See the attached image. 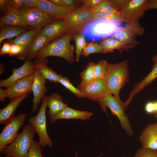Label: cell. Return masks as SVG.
I'll list each match as a JSON object with an SVG mask.
<instances>
[{
	"label": "cell",
	"instance_id": "6da1fadb",
	"mask_svg": "<svg viewBox=\"0 0 157 157\" xmlns=\"http://www.w3.org/2000/svg\"><path fill=\"white\" fill-rule=\"evenodd\" d=\"M73 34L68 32L60 38L50 42L36 54V59H42L49 56L62 58L70 63L75 62L74 47L70 44Z\"/></svg>",
	"mask_w": 157,
	"mask_h": 157
},
{
	"label": "cell",
	"instance_id": "7a4b0ae2",
	"mask_svg": "<svg viewBox=\"0 0 157 157\" xmlns=\"http://www.w3.org/2000/svg\"><path fill=\"white\" fill-rule=\"evenodd\" d=\"M123 26L115 21L93 19L83 28L82 33L92 41H97L110 37Z\"/></svg>",
	"mask_w": 157,
	"mask_h": 157
},
{
	"label": "cell",
	"instance_id": "3957f363",
	"mask_svg": "<svg viewBox=\"0 0 157 157\" xmlns=\"http://www.w3.org/2000/svg\"><path fill=\"white\" fill-rule=\"evenodd\" d=\"M128 61L126 60L117 64L108 63L105 79L111 94L119 97L120 90L129 81Z\"/></svg>",
	"mask_w": 157,
	"mask_h": 157
},
{
	"label": "cell",
	"instance_id": "277c9868",
	"mask_svg": "<svg viewBox=\"0 0 157 157\" xmlns=\"http://www.w3.org/2000/svg\"><path fill=\"white\" fill-rule=\"evenodd\" d=\"M35 133L28 122L15 140L0 151L1 153L12 157H25Z\"/></svg>",
	"mask_w": 157,
	"mask_h": 157
},
{
	"label": "cell",
	"instance_id": "5b68a950",
	"mask_svg": "<svg viewBox=\"0 0 157 157\" xmlns=\"http://www.w3.org/2000/svg\"><path fill=\"white\" fill-rule=\"evenodd\" d=\"M98 102L101 110L107 113L106 108H108L111 113L118 119L122 129L126 131L128 135L131 136L133 131L127 116L125 112L127 107L119 97L109 94L100 99Z\"/></svg>",
	"mask_w": 157,
	"mask_h": 157
},
{
	"label": "cell",
	"instance_id": "8992f818",
	"mask_svg": "<svg viewBox=\"0 0 157 157\" xmlns=\"http://www.w3.org/2000/svg\"><path fill=\"white\" fill-rule=\"evenodd\" d=\"M48 96H45L42 99L41 106L37 114L28 119V122L37 133L39 142L42 147H52L53 142L48 134L47 129L46 111L47 107Z\"/></svg>",
	"mask_w": 157,
	"mask_h": 157
},
{
	"label": "cell",
	"instance_id": "52a82bcc",
	"mask_svg": "<svg viewBox=\"0 0 157 157\" xmlns=\"http://www.w3.org/2000/svg\"><path fill=\"white\" fill-rule=\"evenodd\" d=\"M19 13L25 22L37 33L51 22L56 20L38 8L22 6Z\"/></svg>",
	"mask_w": 157,
	"mask_h": 157
},
{
	"label": "cell",
	"instance_id": "ba28073f",
	"mask_svg": "<svg viewBox=\"0 0 157 157\" xmlns=\"http://www.w3.org/2000/svg\"><path fill=\"white\" fill-rule=\"evenodd\" d=\"M93 19L90 9L83 6L72 10L65 20L68 25V32L74 35L81 33L84 26Z\"/></svg>",
	"mask_w": 157,
	"mask_h": 157
},
{
	"label": "cell",
	"instance_id": "9c48e42d",
	"mask_svg": "<svg viewBox=\"0 0 157 157\" xmlns=\"http://www.w3.org/2000/svg\"><path fill=\"white\" fill-rule=\"evenodd\" d=\"M77 88L81 93L83 98L93 101H98L111 94L105 78L96 79L87 84L80 83Z\"/></svg>",
	"mask_w": 157,
	"mask_h": 157
},
{
	"label": "cell",
	"instance_id": "30bf717a",
	"mask_svg": "<svg viewBox=\"0 0 157 157\" xmlns=\"http://www.w3.org/2000/svg\"><path fill=\"white\" fill-rule=\"evenodd\" d=\"M28 114L21 113L6 125L0 134V151L16 138L19 129L25 124Z\"/></svg>",
	"mask_w": 157,
	"mask_h": 157
},
{
	"label": "cell",
	"instance_id": "8fae6325",
	"mask_svg": "<svg viewBox=\"0 0 157 157\" xmlns=\"http://www.w3.org/2000/svg\"><path fill=\"white\" fill-rule=\"evenodd\" d=\"M148 0H127L120 14L122 22L126 23L138 21L144 15Z\"/></svg>",
	"mask_w": 157,
	"mask_h": 157
},
{
	"label": "cell",
	"instance_id": "7c38bea8",
	"mask_svg": "<svg viewBox=\"0 0 157 157\" xmlns=\"http://www.w3.org/2000/svg\"><path fill=\"white\" fill-rule=\"evenodd\" d=\"M36 68L35 61L26 59L20 67L13 69L12 74L8 78L0 81V88L4 87L6 89L16 81L33 74Z\"/></svg>",
	"mask_w": 157,
	"mask_h": 157
},
{
	"label": "cell",
	"instance_id": "4fadbf2b",
	"mask_svg": "<svg viewBox=\"0 0 157 157\" xmlns=\"http://www.w3.org/2000/svg\"><path fill=\"white\" fill-rule=\"evenodd\" d=\"M33 78L31 90L33 94V106L32 112L36 111L39 104L45 96L47 91L45 86L46 80L42 76L39 70L36 67L33 74Z\"/></svg>",
	"mask_w": 157,
	"mask_h": 157
},
{
	"label": "cell",
	"instance_id": "5bb4252c",
	"mask_svg": "<svg viewBox=\"0 0 157 157\" xmlns=\"http://www.w3.org/2000/svg\"><path fill=\"white\" fill-rule=\"evenodd\" d=\"M33 74L19 80L6 89L7 97L12 99L32 91Z\"/></svg>",
	"mask_w": 157,
	"mask_h": 157
},
{
	"label": "cell",
	"instance_id": "9a60e30c",
	"mask_svg": "<svg viewBox=\"0 0 157 157\" xmlns=\"http://www.w3.org/2000/svg\"><path fill=\"white\" fill-rule=\"evenodd\" d=\"M38 8L56 20H65L74 10L56 6L46 0H38Z\"/></svg>",
	"mask_w": 157,
	"mask_h": 157
},
{
	"label": "cell",
	"instance_id": "2e32d148",
	"mask_svg": "<svg viewBox=\"0 0 157 157\" xmlns=\"http://www.w3.org/2000/svg\"><path fill=\"white\" fill-rule=\"evenodd\" d=\"M41 32L47 37L50 42L68 33V26L65 20H56L46 26Z\"/></svg>",
	"mask_w": 157,
	"mask_h": 157
},
{
	"label": "cell",
	"instance_id": "e0dca14e",
	"mask_svg": "<svg viewBox=\"0 0 157 157\" xmlns=\"http://www.w3.org/2000/svg\"><path fill=\"white\" fill-rule=\"evenodd\" d=\"M139 140L142 148L157 151V124L147 125L142 131Z\"/></svg>",
	"mask_w": 157,
	"mask_h": 157
},
{
	"label": "cell",
	"instance_id": "ac0fdd59",
	"mask_svg": "<svg viewBox=\"0 0 157 157\" xmlns=\"http://www.w3.org/2000/svg\"><path fill=\"white\" fill-rule=\"evenodd\" d=\"M93 113L87 111H80L68 106L58 114L50 118L52 123L61 119H76L86 120L90 119L93 116Z\"/></svg>",
	"mask_w": 157,
	"mask_h": 157
},
{
	"label": "cell",
	"instance_id": "d6986e66",
	"mask_svg": "<svg viewBox=\"0 0 157 157\" xmlns=\"http://www.w3.org/2000/svg\"><path fill=\"white\" fill-rule=\"evenodd\" d=\"M28 94L10 100V102L0 110V124L6 125L15 116L16 110L21 102L28 96Z\"/></svg>",
	"mask_w": 157,
	"mask_h": 157
},
{
	"label": "cell",
	"instance_id": "ffe728a7",
	"mask_svg": "<svg viewBox=\"0 0 157 157\" xmlns=\"http://www.w3.org/2000/svg\"><path fill=\"white\" fill-rule=\"evenodd\" d=\"M151 71L142 81L136 83L124 103L126 107L131 103L135 95L139 93L146 86L151 84L157 78V61L154 62Z\"/></svg>",
	"mask_w": 157,
	"mask_h": 157
},
{
	"label": "cell",
	"instance_id": "44dd1931",
	"mask_svg": "<svg viewBox=\"0 0 157 157\" xmlns=\"http://www.w3.org/2000/svg\"><path fill=\"white\" fill-rule=\"evenodd\" d=\"M37 33L32 29H30L21 34L15 38L10 40L7 42L11 44H16L22 46L24 49L23 60L27 59L28 51Z\"/></svg>",
	"mask_w": 157,
	"mask_h": 157
},
{
	"label": "cell",
	"instance_id": "7402d4cb",
	"mask_svg": "<svg viewBox=\"0 0 157 157\" xmlns=\"http://www.w3.org/2000/svg\"><path fill=\"white\" fill-rule=\"evenodd\" d=\"M99 44L103 49V53L112 52L115 50L121 52L123 50L127 51L136 46L130 45L115 39L108 38L100 42Z\"/></svg>",
	"mask_w": 157,
	"mask_h": 157
},
{
	"label": "cell",
	"instance_id": "603a6c76",
	"mask_svg": "<svg viewBox=\"0 0 157 157\" xmlns=\"http://www.w3.org/2000/svg\"><path fill=\"white\" fill-rule=\"evenodd\" d=\"M49 43L48 38L42 32L37 33L34 37L29 47L27 59L31 60L35 58L37 53Z\"/></svg>",
	"mask_w": 157,
	"mask_h": 157
},
{
	"label": "cell",
	"instance_id": "cb8c5ba5",
	"mask_svg": "<svg viewBox=\"0 0 157 157\" xmlns=\"http://www.w3.org/2000/svg\"><path fill=\"white\" fill-rule=\"evenodd\" d=\"M47 107L49 108L48 113L50 118L59 113L68 105L64 102L61 95L54 93L48 96Z\"/></svg>",
	"mask_w": 157,
	"mask_h": 157
},
{
	"label": "cell",
	"instance_id": "d4e9b609",
	"mask_svg": "<svg viewBox=\"0 0 157 157\" xmlns=\"http://www.w3.org/2000/svg\"><path fill=\"white\" fill-rule=\"evenodd\" d=\"M37 67L40 71L42 77L45 79L54 83H59L62 76L58 74L47 67V60L46 58L42 59H36L35 61Z\"/></svg>",
	"mask_w": 157,
	"mask_h": 157
},
{
	"label": "cell",
	"instance_id": "484cf974",
	"mask_svg": "<svg viewBox=\"0 0 157 157\" xmlns=\"http://www.w3.org/2000/svg\"><path fill=\"white\" fill-rule=\"evenodd\" d=\"M5 25L20 26L29 30L31 29L25 23L19 15V12L10 10H9L5 15L3 16L0 19V27Z\"/></svg>",
	"mask_w": 157,
	"mask_h": 157
},
{
	"label": "cell",
	"instance_id": "4316f807",
	"mask_svg": "<svg viewBox=\"0 0 157 157\" xmlns=\"http://www.w3.org/2000/svg\"><path fill=\"white\" fill-rule=\"evenodd\" d=\"M1 27L0 46L1 43L4 40L16 38L29 30L24 27L15 26L5 25Z\"/></svg>",
	"mask_w": 157,
	"mask_h": 157
},
{
	"label": "cell",
	"instance_id": "83f0119b",
	"mask_svg": "<svg viewBox=\"0 0 157 157\" xmlns=\"http://www.w3.org/2000/svg\"><path fill=\"white\" fill-rule=\"evenodd\" d=\"M90 9L93 13L99 12L120 13L114 6L112 0H102L99 3Z\"/></svg>",
	"mask_w": 157,
	"mask_h": 157
},
{
	"label": "cell",
	"instance_id": "f1b7e54d",
	"mask_svg": "<svg viewBox=\"0 0 157 157\" xmlns=\"http://www.w3.org/2000/svg\"><path fill=\"white\" fill-rule=\"evenodd\" d=\"M123 26L110 38L130 45L136 46L139 44L140 43L136 40L135 38L129 35L124 29Z\"/></svg>",
	"mask_w": 157,
	"mask_h": 157
},
{
	"label": "cell",
	"instance_id": "f546056e",
	"mask_svg": "<svg viewBox=\"0 0 157 157\" xmlns=\"http://www.w3.org/2000/svg\"><path fill=\"white\" fill-rule=\"evenodd\" d=\"M95 63L89 62L80 74L81 81L80 83L85 84L90 83L96 79L94 72Z\"/></svg>",
	"mask_w": 157,
	"mask_h": 157
},
{
	"label": "cell",
	"instance_id": "4dcf8cb0",
	"mask_svg": "<svg viewBox=\"0 0 157 157\" xmlns=\"http://www.w3.org/2000/svg\"><path fill=\"white\" fill-rule=\"evenodd\" d=\"M123 28L129 35L135 38L137 36L142 35L145 30L138 21L126 23L123 26Z\"/></svg>",
	"mask_w": 157,
	"mask_h": 157
},
{
	"label": "cell",
	"instance_id": "1f68e13d",
	"mask_svg": "<svg viewBox=\"0 0 157 157\" xmlns=\"http://www.w3.org/2000/svg\"><path fill=\"white\" fill-rule=\"evenodd\" d=\"M74 39L76 44V60L78 62L87 42L85 36L82 33L74 35Z\"/></svg>",
	"mask_w": 157,
	"mask_h": 157
},
{
	"label": "cell",
	"instance_id": "d6a6232c",
	"mask_svg": "<svg viewBox=\"0 0 157 157\" xmlns=\"http://www.w3.org/2000/svg\"><path fill=\"white\" fill-rule=\"evenodd\" d=\"M93 19L115 21L122 23L120 13L99 12L93 13Z\"/></svg>",
	"mask_w": 157,
	"mask_h": 157
},
{
	"label": "cell",
	"instance_id": "836d02e7",
	"mask_svg": "<svg viewBox=\"0 0 157 157\" xmlns=\"http://www.w3.org/2000/svg\"><path fill=\"white\" fill-rule=\"evenodd\" d=\"M95 53H103V49L99 44L91 42L87 43L81 55L84 57H88L90 54Z\"/></svg>",
	"mask_w": 157,
	"mask_h": 157
},
{
	"label": "cell",
	"instance_id": "e575fe53",
	"mask_svg": "<svg viewBox=\"0 0 157 157\" xmlns=\"http://www.w3.org/2000/svg\"><path fill=\"white\" fill-rule=\"evenodd\" d=\"M108 63L105 60H101L94 66V72L97 79L105 78Z\"/></svg>",
	"mask_w": 157,
	"mask_h": 157
},
{
	"label": "cell",
	"instance_id": "d590c367",
	"mask_svg": "<svg viewBox=\"0 0 157 157\" xmlns=\"http://www.w3.org/2000/svg\"><path fill=\"white\" fill-rule=\"evenodd\" d=\"M42 148L39 142L34 140L25 157H43Z\"/></svg>",
	"mask_w": 157,
	"mask_h": 157
},
{
	"label": "cell",
	"instance_id": "8d00e7d4",
	"mask_svg": "<svg viewBox=\"0 0 157 157\" xmlns=\"http://www.w3.org/2000/svg\"><path fill=\"white\" fill-rule=\"evenodd\" d=\"M59 83L61 84L77 97L83 98L82 93L80 91L72 84L67 77L62 76L59 81Z\"/></svg>",
	"mask_w": 157,
	"mask_h": 157
},
{
	"label": "cell",
	"instance_id": "74e56055",
	"mask_svg": "<svg viewBox=\"0 0 157 157\" xmlns=\"http://www.w3.org/2000/svg\"><path fill=\"white\" fill-rule=\"evenodd\" d=\"M132 157H157L156 151L142 148L139 149Z\"/></svg>",
	"mask_w": 157,
	"mask_h": 157
},
{
	"label": "cell",
	"instance_id": "f35d334b",
	"mask_svg": "<svg viewBox=\"0 0 157 157\" xmlns=\"http://www.w3.org/2000/svg\"><path fill=\"white\" fill-rule=\"evenodd\" d=\"M24 49L18 44H11L10 51L9 55L10 56H16L20 60H23Z\"/></svg>",
	"mask_w": 157,
	"mask_h": 157
},
{
	"label": "cell",
	"instance_id": "ab89813d",
	"mask_svg": "<svg viewBox=\"0 0 157 157\" xmlns=\"http://www.w3.org/2000/svg\"><path fill=\"white\" fill-rule=\"evenodd\" d=\"M144 109L146 113L149 114L157 113V100L147 102Z\"/></svg>",
	"mask_w": 157,
	"mask_h": 157
},
{
	"label": "cell",
	"instance_id": "60d3db41",
	"mask_svg": "<svg viewBox=\"0 0 157 157\" xmlns=\"http://www.w3.org/2000/svg\"><path fill=\"white\" fill-rule=\"evenodd\" d=\"M25 0H10L9 10L19 12L20 8L23 6Z\"/></svg>",
	"mask_w": 157,
	"mask_h": 157
},
{
	"label": "cell",
	"instance_id": "b9f144b4",
	"mask_svg": "<svg viewBox=\"0 0 157 157\" xmlns=\"http://www.w3.org/2000/svg\"><path fill=\"white\" fill-rule=\"evenodd\" d=\"M10 8V0H0V12L3 16L7 13Z\"/></svg>",
	"mask_w": 157,
	"mask_h": 157
},
{
	"label": "cell",
	"instance_id": "7bdbcfd3",
	"mask_svg": "<svg viewBox=\"0 0 157 157\" xmlns=\"http://www.w3.org/2000/svg\"><path fill=\"white\" fill-rule=\"evenodd\" d=\"M102 0H81V2L83 4V6L90 9L93 8L98 3Z\"/></svg>",
	"mask_w": 157,
	"mask_h": 157
},
{
	"label": "cell",
	"instance_id": "ee69618b",
	"mask_svg": "<svg viewBox=\"0 0 157 157\" xmlns=\"http://www.w3.org/2000/svg\"><path fill=\"white\" fill-rule=\"evenodd\" d=\"M11 44L8 42L4 43L0 50L1 56L9 54L11 49Z\"/></svg>",
	"mask_w": 157,
	"mask_h": 157
},
{
	"label": "cell",
	"instance_id": "f6af8a7d",
	"mask_svg": "<svg viewBox=\"0 0 157 157\" xmlns=\"http://www.w3.org/2000/svg\"><path fill=\"white\" fill-rule=\"evenodd\" d=\"M38 0H25L22 6L38 8Z\"/></svg>",
	"mask_w": 157,
	"mask_h": 157
},
{
	"label": "cell",
	"instance_id": "bcb514c9",
	"mask_svg": "<svg viewBox=\"0 0 157 157\" xmlns=\"http://www.w3.org/2000/svg\"><path fill=\"white\" fill-rule=\"evenodd\" d=\"M127 0H112L115 7L120 11L123 8Z\"/></svg>",
	"mask_w": 157,
	"mask_h": 157
},
{
	"label": "cell",
	"instance_id": "7dc6e473",
	"mask_svg": "<svg viewBox=\"0 0 157 157\" xmlns=\"http://www.w3.org/2000/svg\"><path fill=\"white\" fill-rule=\"evenodd\" d=\"M153 9H157V0H148L145 11Z\"/></svg>",
	"mask_w": 157,
	"mask_h": 157
},
{
	"label": "cell",
	"instance_id": "c3c4849f",
	"mask_svg": "<svg viewBox=\"0 0 157 157\" xmlns=\"http://www.w3.org/2000/svg\"><path fill=\"white\" fill-rule=\"evenodd\" d=\"M65 6L68 8L74 10L76 8L75 7L76 2L78 1L73 0H64Z\"/></svg>",
	"mask_w": 157,
	"mask_h": 157
},
{
	"label": "cell",
	"instance_id": "681fc988",
	"mask_svg": "<svg viewBox=\"0 0 157 157\" xmlns=\"http://www.w3.org/2000/svg\"><path fill=\"white\" fill-rule=\"evenodd\" d=\"M51 3L57 6L66 7L64 0H48Z\"/></svg>",
	"mask_w": 157,
	"mask_h": 157
},
{
	"label": "cell",
	"instance_id": "f907efd6",
	"mask_svg": "<svg viewBox=\"0 0 157 157\" xmlns=\"http://www.w3.org/2000/svg\"><path fill=\"white\" fill-rule=\"evenodd\" d=\"M7 97V95L5 90H3L1 88L0 89V101L1 102H3Z\"/></svg>",
	"mask_w": 157,
	"mask_h": 157
},
{
	"label": "cell",
	"instance_id": "816d5d0a",
	"mask_svg": "<svg viewBox=\"0 0 157 157\" xmlns=\"http://www.w3.org/2000/svg\"><path fill=\"white\" fill-rule=\"evenodd\" d=\"M3 65V64L1 63L0 64V74H2L3 72L4 68Z\"/></svg>",
	"mask_w": 157,
	"mask_h": 157
},
{
	"label": "cell",
	"instance_id": "f5cc1de1",
	"mask_svg": "<svg viewBox=\"0 0 157 157\" xmlns=\"http://www.w3.org/2000/svg\"><path fill=\"white\" fill-rule=\"evenodd\" d=\"M152 60L154 62L157 61V55H156L153 57Z\"/></svg>",
	"mask_w": 157,
	"mask_h": 157
},
{
	"label": "cell",
	"instance_id": "db71d44e",
	"mask_svg": "<svg viewBox=\"0 0 157 157\" xmlns=\"http://www.w3.org/2000/svg\"><path fill=\"white\" fill-rule=\"evenodd\" d=\"M153 115L156 121V123L157 124V113H155Z\"/></svg>",
	"mask_w": 157,
	"mask_h": 157
},
{
	"label": "cell",
	"instance_id": "11a10c76",
	"mask_svg": "<svg viewBox=\"0 0 157 157\" xmlns=\"http://www.w3.org/2000/svg\"><path fill=\"white\" fill-rule=\"evenodd\" d=\"M3 157H12L9 156H3Z\"/></svg>",
	"mask_w": 157,
	"mask_h": 157
},
{
	"label": "cell",
	"instance_id": "9f6ffc18",
	"mask_svg": "<svg viewBox=\"0 0 157 157\" xmlns=\"http://www.w3.org/2000/svg\"><path fill=\"white\" fill-rule=\"evenodd\" d=\"M98 157H101L100 156H99Z\"/></svg>",
	"mask_w": 157,
	"mask_h": 157
},
{
	"label": "cell",
	"instance_id": "6f0895ef",
	"mask_svg": "<svg viewBox=\"0 0 157 157\" xmlns=\"http://www.w3.org/2000/svg\"></svg>",
	"mask_w": 157,
	"mask_h": 157
}]
</instances>
